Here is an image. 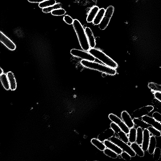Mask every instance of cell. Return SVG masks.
<instances>
[{"label": "cell", "instance_id": "6da1fadb", "mask_svg": "<svg viewBox=\"0 0 161 161\" xmlns=\"http://www.w3.org/2000/svg\"><path fill=\"white\" fill-rule=\"evenodd\" d=\"M72 25L81 48L83 50L88 52L90 47L85 30L80 22L77 19L74 20Z\"/></svg>", "mask_w": 161, "mask_h": 161}, {"label": "cell", "instance_id": "7a4b0ae2", "mask_svg": "<svg viewBox=\"0 0 161 161\" xmlns=\"http://www.w3.org/2000/svg\"><path fill=\"white\" fill-rule=\"evenodd\" d=\"M80 63L86 68L97 71L109 75H114L117 73L116 69L95 62L82 60L81 61Z\"/></svg>", "mask_w": 161, "mask_h": 161}, {"label": "cell", "instance_id": "3957f363", "mask_svg": "<svg viewBox=\"0 0 161 161\" xmlns=\"http://www.w3.org/2000/svg\"><path fill=\"white\" fill-rule=\"evenodd\" d=\"M88 52L96 59L105 65L114 69L117 68L118 65L117 63L102 51L93 48H90Z\"/></svg>", "mask_w": 161, "mask_h": 161}, {"label": "cell", "instance_id": "277c9868", "mask_svg": "<svg viewBox=\"0 0 161 161\" xmlns=\"http://www.w3.org/2000/svg\"><path fill=\"white\" fill-rule=\"evenodd\" d=\"M110 140L113 142L119 147L123 151L129 154L132 157H134L136 154L132 149L130 146L128 145L127 143L124 142L118 137L114 136Z\"/></svg>", "mask_w": 161, "mask_h": 161}, {"label": "cell", "instance_id": "5b68a950", "mask_svg": "<svg viewBox=\"0 0 161 161\" xmlns=\"http://www.w3.org/2000/svg\"><path fill=\"white\" fill-rule=\"evenodd\" d=\"M114 11V7L113 6H109L107 8L103 19L99 25V29L103 30L107 28L113 14Z\"/></svg>", "mask_w": 161, "mask_h": 161}, {"label": "cell", "instance_id": "8992f818", "mask_svg": "<svg viewBox=\"0 0 161 161\" xmlns=\"http://www.w3.org/2000/svg\"><path fill=\"white\" fill-rule=\"evenodd\" d=\"M71 54L73 56L80 58L82 60L95 62L96 58L88 52L77 49H72L70 51Z\"/></svg>", "mask_w": 161, "mask_h": 161}, {"label": "cell", "instance_id": "52a82bcc", "mask_svg": "<svg viewBox=\"0 0 161 161\" xmlns=\"http://www.w3.org/2000/svg\"><path fill=\"white\" fill-rule=\"evenodd\" d=\"M154 107L152 106H143L135 110L132 113V116L134 118H140L146 116L152 112Z\"/></svg>", "mask_w": 161, "mask_h": 161}, {"label": "cell", "instance_id": "ba28073f", "mask_svg": "<svg viewBox=\"0 0 161 161\" xmlns=\"http://www.w3.org/2000/svg\"><path fill=\"white\" fill-rule=\"evenodd\" d=\"M108 117L112 122H114L119 126L122 131L126 134H129L130 129L119 117L114 114L111 113L109 115Z\"/></svg>", "mask_w": 161, "mask_h": 161}, {"label": "cell", "instance_id": "9c48e42d", "mask_svg": "<svg viewBox=\"0 0 161 161\" xmlns=\"http://www.w3.org/2000/svg\"><path fill=\"white\" fill-rule=\"evenodd\" d=\"M0 41L2 43L10 50L13 51L16 49V46L14 42L2 32H0Z\"/></svg>", "mask_w": 161, "mask_h": 161}, {"label": "cell", "instance_id": "30bf717a", "mask_svg": "<svg viewBox=\"0 0 161 161\" xmlns=\"http://www.w3.org/2000/svg\"><path fill=\"white\" fill-rule=\"evenodd\" d=\"M142 119L149 125L161 132V124L153 117L145 116L142 117Z\"/></svg>", "mask_w": 161, "mask_h": 161}, {"label": "cell", "instance_id": "8fae6325", "mask_svg": "<svg viewBox=\"0 0 161 161\" xmlns=\"http://www.w3.org/2000/svg\"><path fill=\"white\" fill-rule=\"evenodd\" d=\"M115 135V133L111 128H109L99 135L98 139L102 142L110 140V139Z\"/></svg>", "mask_w": 161, "mask_h": 161}, {"label": "cell", "instance_id": "7c38bea8", "mask_svg": "<svg viewBox=\"0 0 161 161\" xmlns=\"http://www.w3.org/2000/svg\"><path fill=\"white\" fill-rule=\"evenodd\" d=\"M121 117L122 120L130 129L134 127L133 120L128 112L123 111L121 114Z\"/></svg>", "mask_w": 161, "mask_h": 161}, {"label": "cell", "instance_id": "4fadbf2b", "mask_svg": "<svg viewBox=\"0 0 161 161\" xmlns=\"http://www.w3.org/2000/svg\"><path fill=\"white\" fill-rule=\"evenodd\" d=\"M143 139L142 148L144 152L148 150L150 140V133L147 129H144L143 131Z\"/></svg>", "mask_w": 161, "mask_h": 161}, {"label": "cell", "instance_id": "5bb4252c", "mask_svg": "<svg viewBox=\"0 0 161 161\" xmlns=\"http://www.w3.org/2000/svg\"><path fill=\"white\" fill-rule=\"evenodd\" d=\"M106 148L111 149L116 153L119 156L120 155L122 150L115 143L110 140H107L104 142Z\"/></svg>", "mask_w": 161, "mask_h": 161}, {"label": "cell", "instance_id": "9a60e30c", "mask_svg": "<svg viewBox=\"0 0 161 161\" xmlns=\"http://www.w3.org/2000/svg\"><path fill=\"white\" fill-rule=\"evenodd\" d=\"M90 48H95L96 45V40L91 29L89 27L85 29Z\"/></svg>", "mask_w": 161, "mask_h": 161}, {"label": "cell", "instance_id": "2e32d148", "mask_svg": "<svg viewBox=\"0 0 161 161\" xmlns=\"http://www.w3.org/2000/svg\"><path fill=\"white\" fill-rule=\"evenodd\" d=\"M99 7L95 6L91 8L87 16L86 20L88 23L93 22L99 10Z\"/></svg>", "mask_w": 161, "mask_h": 161}, {"label": "cell", "instance_id": "e0dca14e", "mask_svg": "<svg viewBox=\"0 0 161 161\" xmlns=\"http://www.w3.org/2000/svg\"><path fill=\"white\" fill-rule=\"evenodd\" d=\"M7 75L10 84V89L12 91L15 90L17 88V83L13 73L11 72H9Z\"/></svg>", "mask_w": 161, "mask_h": 161}, {"label": "cell", "instance_id": "ac0fdd59", "mask_svg": "<svg viewBox=\"0 0 161 161\" xmlns=\"http://www.w3.org/2000/svg\"><path fill=\"white\" fill-rule=\"evenodd\" d=\"M106 10L103 8H101L98 12L92 23L95 25H99L103 19Z\"/></svg>", "mask_w": 161, "mask_h": 161}, {"label": "cell", "instance_id": "d6986e66", "mask_svg": "<svg viewBox=\"0 0 161 161\" xmlns=\"http://www.w3.org/2000/svg\"><path fill=\"white\" fill-rule=\"evenodd\" d=\"M136 155L140 157H143L145 156V152L140 145L136 142L132 143L130 146Z\"/></svg>", "mask_w": 161, "mask_h": 161}, {"label": "cell", "instance_id": "ffe728a7", "mask_svg": "<svg viewBox=\"0 0 161 161\" xmlns=\"http://www.w3.org/2000/svg\"><path fill=\"white\" fill-rule=\"evenodd\" d=\"M91 142L92 145L101 151H103L106 148L104 142L101 141L98 138L92 139L91 140Z\"/></svg>", "mask_w": 161, "mask_h": 161}, {"label": "cell", "instance_id": "44dd1931", "mask_svg": "<svg viewBox=\"0 0 161 161\" xmlns=\"http://www.w3.org/2000/svg\"><path fill=\"white\" fill-rule=\"evenodd\" d=\"M156 139L155 136H152L150 137L148 151L149 154H153L154 151L156 148Z\"/></svg>", "mask_w": 161, "mask_h": 161}, {"label": "cell", "instance_id": "7402d4cb", "mask_svg": "<svg viewBox=\"0 0 161 161\" xmlns=\"http://www.w3.org/2000/svg\"><path fill=\"white\" fill-rule=\"evenodd\" d=\"M0 79L2 86L4 89L7 90L10 89V84L7 74L3 73L1 75Z\"/></svg>", "mask_w": 161, "mask_h": 161}, {"label": "cell", "instance_id": "603a6c76", "mask_svg": "<svg viewBox=\"0 0 161 161\" xmlns=\"http://www.w3.org/2000/svg\"><path fill=\"white\" fill-rule=\"evenodd\" d=\"M134 125L140 127L142 129H147L149 125L139 118H134L133 119Z\"/></svg>", "mask_w": 161, "mask_h": 161}, {"label": "cell", "instance_id": "cb8c5ba5", "mask_svg": "<svg viewBox=\"0 0 161 161\" xmlns=\"http://www.w3.org/2000/svg\"><path fill=\"white\" fill-rule=\"evenodd\" d=\"M128 135L129 141L131 143L136 142L137 137V129L133 127L130 129Z\"/></svg>", "mask_w": 161, "mask_h": 161}, {"label": "cell", "instance_id": "d4e9b609", "mask_svg": "<svg viewBox=\"0 0 161 161\" xmlns=\"http://www.w3.org/2000/svg\"><path fill=\"white\" fill-rule=\"evenodd\" d=\"M62 7V5L60 3H56L55 5L42 9V12L44 13H51L55 10L60 9Z\"/></svg>", "mask_w": 161, "mask_h": 161}, {"label": "cell", "instance_id": "484cf974", "mask_svg": "<svg viewBox=\"0 0 161 161\" xmlns=\"http://www.w3.org/2000/svg\"><path fill=\"white\" fill-rule=\"evenodd\" d=\"M143 129L138 127L137 129V137L136 142L138 145H142L143 139Z\"/></svg>", "mask_w": 161, "mask_h": 161}, {"label": "cell", "instance_id": "4316f807", "mask_svg": "<svg viewBox=\"0 0 161 161\" xmlns=\"http://www.w3.org/2000/svg\"><path fill=\"white\" fill-rule=\"evenodd\" d=\"M56 3L55 0H45L39 4V7L42 9L55 5Z\"/></svg>", "mask_w": 161, "mask_h": 161}, {"label": "cell", "instance_id": "83f0119b", "mask_svg": "<svg viewBox=\"0 0 161 161\" xmlns=\"http://www.w3.org/2000/svg\"><path fill=\"white\" fill-rule=\"evenodd\" d=\"M148 87L152 92H161V85L156 83L151 82L148 85Z\"/></svg>", "mask_w": 161, "mask_h": 161}, {"label": "cell", "instance_id": "f1b7e54d", "mask_svg": "<svg viewBox=\"0 0 161 161\" xmlns=\"http://www.w3.org/2000/svg\"><path fill=\"white\" fill-rule=\"evenodd\" d=\"M103 152L106 155L113 159L117 158L119 156L115 152L106 148L103 151Z\"/></svg>", "mask_w": 161, "mask_h": 161}, {"label": "cell", "instance_id": "f546056e", "mask_svg": "<svg viewBox=\"0 0 161 161\" xmlns=\"http://www.w3.org/2000/svg\"><path fill=\"white\" fill-rule=\"evenodd\" d=\"M115 136L126 143H127L129 142V138L127 134L122 131H121L119 133L115 134Z\"/></svg>", "mask_w": 161, "mask_h": 161}, {"label": "cell", "instance_id": "4dcf8cb0", "mask_svg": "<svg viewBox=\"0 0 161 161\" xmlns=\"http://www.w3.org/2000/svg\"><path fill=\"white\" fill-rule=\"evenodd\" d=\"M147 129L153 136L157 137L161 136V132L159 130L154 128L152 126H149L148 127Z\"/></svg>", "mask_w": 161, "mask_h": 161}, {"label": "cell", "instance_id": "1f68e13d", "mask_svg": "<svg viewBox=\"0 0 161 161\" xmlns=\"http://www.w3.org/2000/svg\"><path fill=\"white\" fill-rule=\"evenodd\" d=\"M66 12L65 11L61 8L52 11L51 13L52 15L54 16H60L65 15Z\"/></svg>", "mask_w": 161, "mask_h": 161}, {"label": "cell", "instance_id": "d6a6232c", "mask_svg": "<svg viewBox=\"0 0 161 161\" xmlns=\"http://www.w3.org/2000/svg\"><path fill=\"white\" fill-rule=\"evenodd\" d=\"M152 103L153 105L161 112V102L155 98L152 100Z\"/></svg>", "mask_w": 161, "mask_h": 161}, {"label": "cell", "instance_id": "836d02e7", "mask_svg": "<svg viewBox=\"0 0 161 161\" xmlns=\"http://www.w3.org/2000/svg\"><path fill=\"white\" fill-rule=\"evenodd\" d=\"M153 159L155 160L159 159L161 155V150L159 147L156 148L153 153Z\"/></svg>", "mask_w": 161, "mask_h": 161}, {"label": "cell", "instance_id": "e575fe53", "mask_svg": "<svg viewBox=\"0 0 161 161\" xmlns=\"http://www.w3.org/2000/svg\"><path fill=\"white\" fill-rule=\"evenodd\" d=\"M110 127L114 132L115 134H118L122 131L119 126L113 122L110 124Z\"/></svg>", "mask_w": 161, "mask_h": 161}, {"label": "cell", "instance_id": "d590c367", "mask_svg": "<svg viewBox=\"0 0 161 161\" xmlns=\"http://www.w3.org/2000/svg\"><path fill=\"white\" fill-rule=\"evenodd\" d=\"M63 20L67 24L70 25L73 24L74 20L69 15H66L64 17Z\"/></svg>", "mask_w": 161, "mask_h": 161}, {"label": "cell", "instance_id": "8d00e7d4", "mask_svg": "<svg viewBox=\"0 0 161 161\" xmlns=\"http://www.w3.org/2000/svg\"><path fill=\"white\" fill-rule=\"evenodd\" d=\"M120 156L121 158L125 160H130L131 159L132 157L125 152L123 151Z\"/></svg>", "mask_w": 161, "mask_h": 161}, {"label": "cell", "instance_id": "74e56055", "mask_svg": "<svg viewBox=\"0 0 161 161\" xmlns=\"http://www.w3.org/2000/svg\"><path fill=\"white\" fill-rule=\"evenodd\" d=\"M152 117L161 124V114L157 112H155L152 114Z\"/></svg>", "mask_w": 161, "mask_h": 161}, {"label": "cell", "instance_id": "f35d334b", "mask_svg": "<svg viewBox=\"0 0 161 161\" xmlns=\"http://www.w3.org/2000/svg\"><path fill=\"white\" fill-rule=\"evenodd\" d=\"M153 92L155 98L161 102V92Z\"/></svg>", "mask_w": 161, "mask_h": 161}, {"label": "cell", "instance_id": "ab89813d", "mask_svg": "<svg viewBox=\"0 0 161 161\" xmlns=\"http://www.w3.org/2000/svg\"><path fill=\"white\" fill-rule=\"evenodd\" d=\"M28 1L30 3L39 4L43 2L45 0H28Z\"/></svg>", "mask_w": 161, "mask_h": 161}, {"label": "cell", "instance_id": "60d3db41", "mask_svg": "<svg viewBox=\"0 0 161 161\" xmlns=\"http://www.w3.org/2000/svg\"><path fill=\"white\" fill-rule=\"evenodd\" d=\"M1 75L4 73H3V69H1Z\"/></svg>", "mask_w": 161, "mask_h": 161}]
</instances>
